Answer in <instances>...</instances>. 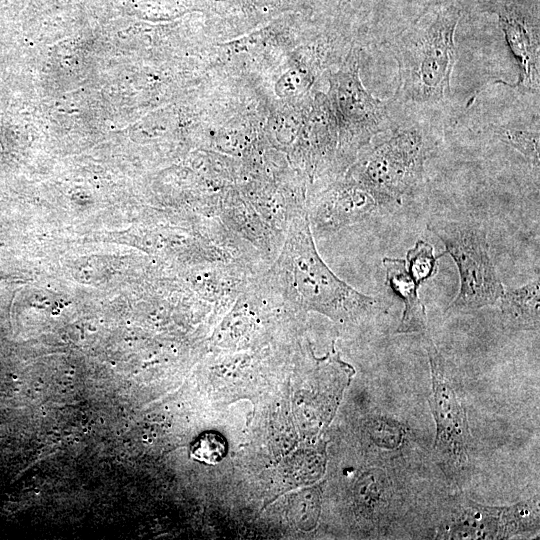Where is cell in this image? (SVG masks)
Returning a JSON list of instances; mask_svg holds the SVG:
<instances>
[{"label": "cell", "mask_w": 540, "mask_h": 540, "mask_svg": "<svg viewBox=\"0 0 540 540\" xmlns=\"http://www.w3.org/2000/svg\"><path fill=\"white\" fill-rule=\"evenodd\" d=\"M226 452V441L217 432L201 434L192 444L190 450L193 459L209 465L219 463L226 455Z\"/></svg>", "instance_id": "cell-14"}, {"label": "cell", "mask_w": 540, "mask_h": 540, "mask_svg": "<svg viewBox=\"0 0 540 540\" xmlns=\"http://www.w3.org/2000/svg\"><path fill=\"white\" fill-rule=\"evenodd\" d=\"M499 25L519 67L518 86L530 90L539 88V40L527 21L506 10L498 13Z\"/></svg>", "instance_id": "cell-9"}, {"label": "cell", "mask_w": 540, "mask_h": 540, "mask_svg": "<svg viewBox=\"0 0 540 540\" xmlns=\"http://www.w3.org/2000/svg\"><path fill=\"white\" fill-rule=\"evenodd\" d=\"M460 17L455 6H445L431 21L404 33L393 44L399 100L431 104L443 100L450 91L456 61L454 37Z\"/></svg>", "instance_id": "cell-2"}, {"label": "cell", "mask_w": 540, "mask_h": 540, "mask_svg": "<svg viewBox=\"0 0 540 540\" xmlns=\"http://www.w3.org/2000/svg\"><path fill=\"white\" fill-rule=\"evenodd\" d=\"M281 296L337 321L367 317L377 299L339 279L318 254L307 212H295L288 222L281 252L269 272Z\"/></svg>", "instance_id": "cell-1"}, {"label": "cell", "mask_w": 540, "mask_h": 540, "mask_svg": "<svg viewBox=\"0 0 540 540\" xmlns=\"http://www.w3.org/2000/svg\"><path fill=\"white\" fill-rule=\"evenodd\" d=\"M538 522V504L518 503L511 507L472 506L465 509L450 528L451 538L497 539L531 527Z\"/></svg>", "instance_id": "cell-7"}, {"label": "cell", "mask_w": 540, "mask_h": 540, "mask_svg": "<svg viewBox=\"0 0 540 540\" xmlns=\"http://www.w3.org/2000/svg\"><path fill=\"white\" fill-rule=\"evenodd\" d=\"M539 298V279H534L519 288L504 289L499 301L505 323L517 330H537Z\"/></svg>", "instance_id": "cell-11"}, {"label": "cell", "mask_w": 540, "mask_h": 540, "mask_svg": "<svg viewBox=\"0 0 540 540\" xmlns=\"http://www.w3.org/2000/svg\"><path fill=\"white\" fill-rule=\"evenodd\" d=\"M456 263L460 288L447 310L466 311L495 305L504 287L489 253L485 228L472 221H441L428 225Z\"/></svg>", "instance_id": "cell-4"}, {"label": "cell", "mask_w": 540, "mask_h": 540, "mask_svg": "<svg viewBox=\"0 0 540 540\" xmlns=\"http://www.w3.org/2000/svg\"><path fill=\"white\" fill-rule=\"evenodd\" d=\"M426 349L432 375L431 408L437 426L435 448L463 463L469 438L466 412L447 376L446 362L430 336Z\"/></svg>", "instance_id": "cell-6"}, {"label": "cell", "mask_w": 540, "mask_h": 540, "mask_svg": "<svg viewBox=\"0 0 540 540\" xmlns=\"http://www.w3.org/2000/svg\"><path fill=\"white\" fill-rule=\"evenodd\" d=\"M437 259L431 244L423 240H418L415 246L408 250L407 270L418 286L435 275Z\"/></svg>", "instance_id": "cell-12"}, {"label": "cell", "mask_w": 540, "mask_h": 540, "mask_svg": "<svg viewBox=\"0 0 540 540\" xmlns=\"http://www.w3.org/2000/svg\"><path fill=\"white\" fill-rule=\"evenodd\" d=\"M427 150L420 128L398 127L352 167L349 177L370 190L383 209H391L422 178Z\"/></svg>", "instance_id": "cell-3"}, {"label": "cell", "mask_w": 540, "mask_h": 540, "mask_svg": "<svg viewBox=\"0 0 540 540\" xmlns=\"http://www.w3.org/2000/svg\"><path fill=\"white\" fill-rule=\"evenodd\" d=\"M495 133L501 141L519 151L537 167L539 166L540 139L538 131L497 127Z\"/></svg>", "instance_id": "cell-13"}, {"label": "cell", "mask_w": 540, "mask_h": 540, "mask_svg": "<svg viewBox=\"0 0 540 540\" xmlns=\"http://www.w3.org/2000/svg\"><path fill=\"white\" fill-rule=\"evenodd\" d=\"M332 79V98L339 114L342 144L352 151L390 128L385 103L366 91L360 81L356 58Z\"/></svg>", "instance_id": "cell-5"}, {"label": "cell", "mask_w": 540, "mask_h": 540, "mask_svg": "<svg viewBox=\"0 0 540 540\" xmlns=\"http://www.w3.org/2000/svg\"><path fill=\"white\" fill-rule=\"evenodd\" d=\"M383 265L387 283L404 303V311L397 333H414L427 331V316L424 304L418 296V285L410 276L406 261L385 257Z\"/></svg>", "instance_id": "cell-10"}, {"label": "cell", "mask_w": 540, "mask_h": 540, "mask_svg": "<svg viewBox=\"0 0 540 540\" xmlns=\"http://www.w3.org/2000/svg\"><path fill=\"white\" fill-rule=\"evenodd\" d=\"M383 209L374 194L352 178L325 192L311 212V221L321 233H330L368 218Z\"/></svg>", "instance_id": "cell-8"}, {"label": "cell", "mask_w": 540, "mask_h": 540, "mask_svg": "<svg viewBox=\"0 0 540 540\" xmlns=\"http://www.w3.org/2000/svg\"><path fill=\"white\" fill-rule=\"evenodd\" d=\"M350 1H352V0H341V2H344V3H348Z\"/></svg>", "instance_id": "cell-15"}]
</instances>
